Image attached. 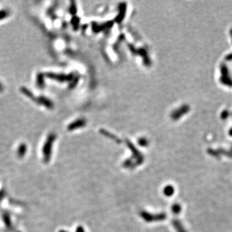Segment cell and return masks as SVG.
I'll return each instance as SVG.
<instances>
[{
    "label": "cell",
    "instance_id": "6da1fadb",
    "mask_svg": "<svg viewBox=\"0 0 232 232\" xmlns=\"http://www.w3.org/2000/svg\"><path fill=\"white\" fill-rule=\"evenodd\" d=\"M55 139L54 135H50L46 141L45 144L43 148V161L45 163H48L51 158L52 148L53 142Z\"/></svg>",
    "mask_w": 232,
    "mask_h": 232
},
{
    "label": "cell",
    "instance_id": "52a82bcc",
    "mask_svg": "<svg viewBox=\"0 0 232 232\" xmlns=\"http://www.w3.org/2000/svg\"><path fill=\"white\" fill-rule=\"evenodd\" d=\"M59 232H67V231H64V230H60Z\"/></svg>",
    "mask_w": 232,
    "mask_h": 232
},
{
    "label": "cell",
    "instance_id": "8992f818",
    "mask_svg": "<svg viewBox=\"0 0 232 232\" xmlns=\"http://www.w3.org/2000/svg\"><path fill=\"white\" fill-rule=\"evenodd\" d=\"M7 195V193H6V191L5 190V189H1V190H0V201L2 200L4 197H5Z\"/></svg>",
    "mask_w": 232,
    "mask_h": 232
},
{
    "label": "cell",
    "instance_id": "3957f363",
    "mask_svg": "<svg viewBox=\"0 0 232 232\" xmlns=\"http://www.w3.org/2000/svg\"><path fill=\"white\" fill-rule=\"evenodd\" d=\"M26 153V146L24 144H22L19 146L18 149V156L19 158H23L25 156V153Z\"/></svg>",
    "mask_w": 232,
    "mask_h": 232
},
{
    "label": "cell",
    "instance_id": "277c9868",
    "mask_svg": "<svg viewBox=\"0 0 232 232\" xmlns=\"http://www.w3.org/2000/svg\"><path fill=\"white\" fill-rule=\"evenodd\" d=\"M164 195H166L167 197L171 196L173 193V188L172 186H168L164 189Z\"/></svg>",
    "mask_w": 232,
    "mask_h": 232
},
{
    "label": "cell",
    "instance_id": "7a4b0ae2",
    "mask_svg": "<svg viewBox=\"0 0 232 232\" xmlns=\"http://www.w3.org/2000/svg\"><path fill=\"white\" fill-rule=\"evenodd\" d=\"M2 220L4 224H5L7 230L12 231L13 230V225L12 223V220L10 215L9 212L3 211L2 214Z\"/></svg>",
    "mask_w": 232,
    "mask_h": 232
},
{
    "label": "cell",
    "instance_id": "ba28073f",
    "mask_svg": "<svg viewBox=\"0 0 232 232\" xmlns=\"http://www.w3.org/2000/svg\"><path fill=\"white\" fill-rule=\"evenodd\" d=\"M16 232H21V231H16Z\"/></svg>",
    "mask_w": 232,
    "mask_h": 232
},
{
    "label": "cell",
    "instance_id": "5b68a950",
    "mask_svg": "<svg viewBox=\"0 0 232 232\" xmlns=\"http://www.w3.org/2000/svg\"><path fill=\"white\" fill-rule=\"evenodd\" d=\"M181 206H179V205L178 204H174L173 207H172V211L174 213V214H178V213H179L180 210H181Z\"/></svg>",
    "mask_w": 232,
    "mask_h": 232
}]
</instances>
